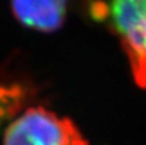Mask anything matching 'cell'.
I'll use <instances>...</instances> for the list:
<instances>
[{
    "label": "cell",
    "instance_id": "3957f363",
    "mask_svg": "<svg viewBox=\"0 0 146 145\" xmlns=\"http://www.w3.org/2000/svg\"><path fill=\"white\" fill-rule=\"evenodd\" d=\"M69 0H12V12L25 27L50 33L63 26Z\"/></svg>",
    "mask_w": 146,
    "mask_h": 145
},
{
    "label": "cell",
    "instance_id": "277c9868",
    "mask_svg": "<svg viewBox=\"0 0 146 145\" xmlns=\"http://www.w3.org/2000/svg\"><path fill=\"white\" fill-rule=\"evenodd\" d=\"M28 96L26 87L19 84L0 85V126L18 114Z\"/></svg>",
    "mask_w": 146,
    "mask_h": 145
},
{
    "label": "cell",
    "instance_id": "6da1fadb",
    "mask_svg": "<svg viewBox=\"0 0 146 145\" xmlns=\"http://www.w3.org/2000/svg\"><path fill=\"white\" fill-rule=\"evenodd\" d=\"M3 145H88L72 120L44 107H28L7 126Z\"/></svg>",
    "mask_w": 146,
    "mask_h": 145
},
{
    "label": "cell",
    "instance_id": "7a4b0ae2",
    "mask_svg": "<svg viewBox=\"0 0 146 145\" xmlns=\"http://www.w3.org/2000/svg\"><path fill=\"white\" fill-rule=\"evenodd\" d=\"M99 9L109 19L114 33L121 40L136 84L145 89L146 0H109Z\"/></svg>",
    "mask_w": 146,
    "mask_h": 145
}]
</instances>
